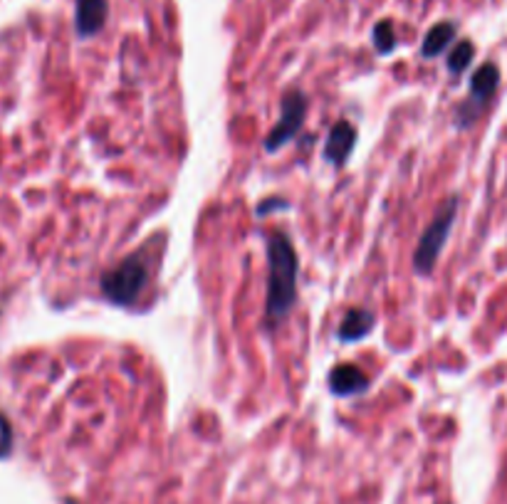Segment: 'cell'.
Wrapping results in <instances>:
<instances>
[{"label":"cell","instance_id":"obj_1","mask_svg":"<svg viewBox=\"0 0 507 504\" xmlns=\"http://www.w3.org/2000/svg\"><path fill=\"white\" fill-rule=\"evenodd\" d=\"M268 302H265V321L268 327H278L288 320L292 304L297 299V269L300 260L285 233H272L268 240Z\"/></svg>","mask_w":507,"mask_h":504},{"label":"cell","instance_id":"obj_2","mask_svg":"<svg viewBox=\"0 0 507 504\" xmlns=\"http://www.w3.org/2000/svg\"><path fill=\"white\" fill-rule=\"evenodd\" d=\"M149 282V265L144 255H132L122 260L115 269L104 272L102 295L119 307H132L134 299Z\"/></svg>","mask_w":507,"mask_h":504},{"label":"cell","instance_id":"obj_3","mask_svg":"<svg viewBox=\"0 0 507 504\" xmlns=\"http://www.w3.org/2000/svg\"><path fill=\"white\" fill-rule=\"evenodd\" d=\"M458 213V198H448L443 206L438 208V213L431 220V226L425 227V233L421 235V243L416 247L414 255V268L418 275H428L434 272L435 262L441 258V250H443L445 240L451 235V227L456 223Z\"/></svg>","mask_w":507,"mask_h":504},{"label":"cell","instance_id":"obj_4","mask_svg":"<svg viewBox=\"0 0 507 504\" xmlns=\"http://www.w3.org/2000/svg\"><path fill=\"white\" fill-rule=\"evenodd\" d=\"M497 84H500V70H497L493 62H486V64L473 74V80H470V97L458 107L456 124L460 129H468V126L480 116L483 107L493 99Z\"/></svg>","mask_w":507,"mask_h":504},{"label":"cell","instance_id":"obj_5","mask_svg":"<svg viewBox=\"0 0 507 504\" xmlns=\"http://www.w3.org/2000/svg\"><path fill=\"white\" fill-rule=\"evenodd\" d=\"M305 116H307V97L297 92V90L285 94V99H282V114H279L272 134L265 139V149H268V151H278V149H282L288 141H292L295 136L300 134Z\"/></svg>","mask_w":507,"mask_h":504},{"label":"cell","instance_id":"obj_6","mask_svg":"<svg viewBox=\"0 0 507 504\" xmlns=\"http://www.w3.org/2000/svg\"><path fill=\"white\" fill-rule=\"evenodd\" d=\"M357 141V129L349 122H337L331 126L330 139L324 144V158L334 166H344L352 154V146Z\"/></svg>","mask_w":507,"mask_h":504},{"label":"cell","instance_id":"obj_7","mask_svg":"<svg viewBox=\"0 0 507 504\" xmlns=\"http://www.w3.org/2000/svg\"><path fill=\"white\" fill-rule=\"evenodd\" d=\"M366 386H369V379L352 363H342L331 371L330 389L334 396H354V393H362Z\"/></svg>","mask_w":507,"mask_h":504},{"label":"cell","instance_id":"obj_8","mask_svg":"<svg viewBox=\"0 0 507 504\" xmlns=\"http://www.w3.org/2000/svg\"><path fill=\"white\" fill-rule=\"evenodd\" d=\"M107 21V0H77V32L90 38Z\"/></svg>","mask_w":507,"mask_h":504},{"label":"cell","instance_id":"obj_9","mask_svg":"<svg viewBox=\"0 0 507 504\" xmlns=\"http://www.w3.org/2000/svg\"><path fill=\"white\" fill-rule=\"evenodd\" d=\"M374 327V314L366 309H352L339 324V339L342 341H359L364 339Z\"/></svg>","mask_w":507,"mask_h":504},{"label":"cell","instance_id":"obj_10","mask_svg":"<svg viewBox=\"0 0 507 504\" xmlns=\"http://www.w3.org/2000/svg\"><path fill=\"white\" fill-rule=\"evenodd\" d=\"M453 38H456V25H453V22H438V25L431 28V32L425 35L421 55H424V57H438V55L445 52V47L453 42Z\"/></svg>","mask_w":507,"mask_h":504},{"label":"cell","instance_id":"obj_11","mask_svg":"<svg viewBox=\"0 0 507 504\" xmlns=\"http://www.w3.org/2000/svg\"><path fill=\"white\" fill-rule=\"evenodd\" d=\"M473 55H476V47H473V42H458L453 52H451V57H448V70L453 74H460L466 73V67L470 64L473 60Z\"/></svg>","mask_w":507,"mask_h":504},{"label":"cell","instance_id":"obj_12","mask_svg":"<svg viewBox=\"0 0 507 504\" xmlns=\"http://www.w3.org/2000/svg\"><path fill=\"white\" fill-rule=\"evenodd\" d=\"M374 42H376V50H379V52L393 50V45H396V38H393L391 22L382 21L379 25H376V30H374Z\"/></svg>","mask_w":507,"mask_h":504},{"label":"cell","instance_id":"obj_13","mask_svg":"<svg viewBox=\"0 0 507 504\" xmlns=\"http://www.w3.org/2000/svg\"><path fill=\"white\" fill-rule=\"evenodd\" d=\"M13 450V428L5 415H0V457H8Z\"/></svg>","mask_w":507,"mask_h":504}]
</instances>
